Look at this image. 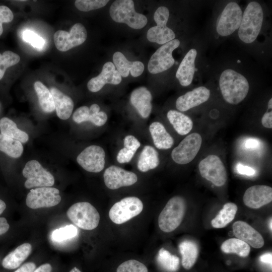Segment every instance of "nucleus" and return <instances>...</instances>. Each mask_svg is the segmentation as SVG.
Here are the masks:
<instances>
[{
    "label": "nucleus",
    "instance_id": "nucleus-49",
    "mask_svg": "<svg viewBox=\"0 0 272 272\" xmlns=\"http://www.w3.org/2000/svg\"><path fill=\"white\" fill-rule=\"evenodd\" d=\"M37 36V34L34 31L30 30H26L23 32L22 37L25 41L31 43Z\"/></svg>",
    "mask_w": 272,
    "mask_h": 272
},
{
    "label": "nucleus",
    "instance_id": "nucleus-8",
    "mask_svg": "<svg viewBox=\"0 0 272 272\" xmlns=\"http://www.w3.org/2000/svg\"><path fill=\"white\" fill-rule=\"evenodd\" d=\"M22 174L26 178L24 186L27 189L51 187L54 183V178L51 173L35 160H30L26 164Z\"/></svg>",
    "mask_w": 272,
    "mask_h": 272
},
{
    "label": "nucleus",
    "instance_id": "nucleus-11",
    "mask_svg": "<svg viewBox=\"0 0 272 272\" xmlns=\"http://www.w3.org/2000/svg\"><path fill=\"white\" fill-rule=\"evenodd\" d=\"M202 143L200 135L196 132L186 136L171 152L172 160L183 165L192 161L199 151Z\"/></svg>",
    "mask_w": 272,
    "mask_h": 272
},
{
    "label": "nucleus",
    "instance_id": "nucleus-36",
    "mask_svg": "<svg viewBox=\"0 0 272 272\" xmlns=\"http://www.w3.org/2000/svg\"><path fill=\"white\" fill-rule=\"evenodd\" d=\"M157 261L162 268L168 272H175L179 267V258L163 248L159 250Z\"/></svg>",
    "mask_w": 272,
    "mask_h": 272
},
{
    "label": "nucleus",
    "instance_id": "nucleus-24",
    "mask_svg": "<svg viewBox=\"0 0 272 272\" xmlns=\"http://www.w3.org/2000/svg\"><path fill=\"white\" fill-rule=\"evenodd\" d=\"M32 247L31 244L23 243L8 253L3 259L2 266L6 269H17L30 255Z\"/></svg>",
    "mask_w": 272,
    "mask_h": 272
},
{
    "label": "nucleus",
    "instance_id": "nucleus-12",
    "mask_svg": "<svg viewBox=\"0 0 272 272\" xmlns=\"http://www.w3.org/2000/svg\"><path fill=\"white\" fill-rule=\"evenodd\" d=\"M58 189L52 187H41L31 189L28 193L26 204L32 209L49 208L56 206L61 201Z\"/></svg>",
    "mask_w": 272,
    "mask_h": 272
},
{
    "label": "nucleus",
    "instance_id": "nucleus-18",
    "mask_svg": "<svg viewBox=\"0 0 272 272\" xmlns=\"http://www.w3.org/2000/svg\"><path fill=\"white\" fill-rule=\"evenodd\" d=\"M121 76L111 62H107L103 66L101 73L92 78L87 84L89 90L92 92L100 91L106 84L118 85L121 82Z\"/></svg>",
    "mask_w": 272,
    "mask_h": 272
},
{
    "label": "nucleus",
    "instance_id": "nucleus-21",
    "mask_svg": "<svg viewBox=\"0 0 272 272\" xmlns=\"http://www.w3.org/2000/svg\"><path fill=\"white\" fill-rule=\"evenodd\" d=\"M73 119L77 123L90 121L96 126H101L106 122L107 115L105 112L100 111L98 104H93L90 108L83 106L77 108L73 114Z\"/></svg>",
    "mask_w": 272,
    "mask_h": 272
},
{
    "label": "nucleus",
    "instance_id": "nucleus-58",
    "mask_svg": "<svg viewBox=\"0 0 272 272\" xmlns=\"http://www.w3.org/2000/svg\"><path fill=\"white\" fill-rule=\"evenodd\" d=\"M0 261H1V257H0Z\"/></svg>",
    "mask_w": 272,
    "mask_h": 272
},
{
    "label": "nucleus",
    "instance_id": "nucleus-47",
    "mask_svg": "<svg viewBox=\"0 0 272 272\" xmlns=\"http://www.w3.org/2000/svg\"><path fill=\"white\" fill-rule=\"evenodd\" d=\"M36 268V265L33 262H26L19 267L14 272H33Z\"/></svg>",
    "mask_w": 272,
    "mask_h": 272
},
{
    "label": "nucleus",
    "instance_id": "nucleus-31",
    "mask_svg": "<svg viewBox=\"0 0 272 272\" xmlns=\"http://www.w3.org/2000/svg\"><path fill=\"white\" fill-rule=\"evenodd\" d=\"M0 131L2 134L18 140L21 143H25L29 140L28 134L19 129L15 122L6 117L0 119Z\"/></svg>",
    "mask_w": 272,
    "mask_h": 272
},
{
    "label": "nucleus",
    "instance_id": "nucleus-45",
    "mask_svg": "<svg viewBox=\"0 0 272 272\" xmlns=\"http://www.w3.org/2000/svg\"><path fill=\"white\" fill-rule=\"evenodd\" d=\"M236 169L237 172L242 175L252 176L255 173V170L252 168L240 163L237 165Z\"/></svg>",
    "mask_w": 272,
    "mask_h": 272
},
{
    "label": "nucleus",
    "instance_id": "nucleus-20",
    "mask_svg": "<svg viewBox=\"0 0 272 272\" xmlns=\"http://www.w3.org/2000/svg\"><path fill=\"white\" fill-rule=\"evenodd\" d=\"M234 235L249 245L255 248H260L264 244L261 235L247 223L238 221L232 226Z\"/></svg>",
    "mask_w": 272,
    "mask_h": 272
},
{
    "label": "nucleus",
    "instance_id": "nucleus-50",
    "mask_svg": "<svg viewBox=\"0 0 272 272\" xmlns=\"http://www.w3.org/2000/svg\"><path fill=\"white\" fill-rule=\"evenodd\" d=\"M52 268L50 264L46 263L40 265L33 272H52Z\"/></svg>",
    "mask_w": 272,
    "mask_h": 272
},
{
    "label": "nucleus",
    "instance_id": "nucleus-29",
    "mask_svg": "<svg viewBox=\"0 0 272 272\" xmlns=\"http://www.w3.org/2000/svg\"><path fill=\"white\" fill-rule=\"evenodd\" d=\"M167 117L175 131L180 135L188 134L192 128L193 122L191 118L179 111L170 110L167 112Z\"/></svg>",
    "mask_w": 272,
    "mask_h": 272
},
{
    "label": "nucleus",
    "instance_id": "nucleus-9",
    "mask_svg": "<svg viewBox=\"0 0 272 272\" xmlns=\"http://www.w3.org/2000/svg\"><path fill=\"white\" fill-rule=\"evenodd\" d=\"M200 175L217 186L224 185L227 179V171L221 159L210 155L200 161L198 164Z\"/></svg>",
    "mask_w": 272,
    "mask_h": 272
},
{
    "label": "nucleus",
    "instance_id": "nucleus-6",
    "mask_svg": "<svg viewBox=\"0 0 272 272\" xmlns=\"http://www.w3.org/2000/svg\"><path fill=\"white\" fill-rule=\"evenodd\" d=\"M142 200L135 196L126 197L116 202L109 211V217L116 224H123L142 212Z\"/></svg>",
    "mask_w": 272,
    "mask_h": 272
},
{
    "label": "nucleus",
    "instance_id": "nucleus-7",
    "mask_svg": "<svg viewBox=\"0 0 272 272\" xmlns=\"http://www.w3.org/2000/svg\"><path fill=\"white\" fill-rule=\"evenodd\" d=\"M169 17V11L167 7L161 6L156 10L154 19L157 26L150 28L147 32V37L149 41L163 45L174 39V32L166 26Z\"/></svg>",
    "mask_w": 272,
    "mask_h": 272
},
{
    "label": "nucleus",
    "instance_id": "nucleus-14",
    "mask_svg": "<svg viewBox=\"0 0 272 272\" xmlns=\"http://www.w3.org/2000/svg\"><path fill=\"white\" fill-rule=\"evenodd\" d=\"M87 37V30L80 23L75 24L70 32L58 30L54 34V42L56 48L60 51H66L83 44Z\"/></svg>",
    "mask_w": 272,
    "mask_h": 272
},
{
    "label": "nucleus",
    "instance_id": "nucleus-51",
    "mask_svg": "<svg viewBox=\"0 0 272 272\" xmlns=\"http://www.w3.org/2000/svg\"><path fill=\"white\" fill-rule=\"evenodd\" d=\"M259 260L261 262L265 263H267L271 265L272 263V254L271 252L265 253L262 254Z\"/></svg>",
    "mask_w": 272,
    "mask_h": 272
},
{
    "label": "nucleus",
    "instance_id": "nucleus-39",
    "mask_svg": "<svg viewBox=\"0 0 272 272\" xmlns=\"http://www.w3.org/2000/svg\"><path fill=\"white\" fill-rule=\"evenodd\" d=\"M116 272H148V269L141 262L130 259L121 263L118 266Z\"/></svg>",
    "mask_w": 272,
    "mask_h": 272
},
{
    "label": "nucleus",
    "instance_id": "nucleus-15",
    "mask_svg": "<svg viewBox=\"0 0 272 272\" xmlns=\"http://www.w3.org/2000/svg\"><path fill=\"white\" fill-rule=\"evenodd\" d=\"M105 157V153L102 147L91 145L86 148L78 155L77 161L85 170L98 173L104 169Z\"/></svg>",
    "mask_w": 272,
    "mask_h": 272
},
{
    "label": "nucleus",
    "instance_id": "nucleus-26",
    "mask_svg": "<svg viewBox=\"0 0 272 272\" xmlns=\"http://www.w3.org/2000/svg\"><path fill=\"white\" fill-rule=\"evenodd\" d=\"M50 92L53 97L57 116L62 120L69 118L74 106L72 98L55 87L51 88Z\"/></svg>",
    "mask_w": 272,
    "mask_h": 272
},
{
    "label": "nucleus",
    "instance_id": "nucleus-40",
    "mask_svg": "<svg viewBox=\"0 0 272 272\" xmlns=\"http://www.w3.org/2000/svg\"><path fill=\"white\" fill-rule=\"evenodd\" d=\"M108 2L107 0H77L75 5L79 10L88 12L101 8Z\"/></svg>",
    "mask_w": 272,
    "mask_h": 272
},
{
    "label": "nucleus",
    "instance_id": "nucleus-57",
    "mask_svg": "<svg viewBox=\"0 0 272 272\" xmlns=\"http://www.w3.org/2000/svg\"><path fill=\"white\" fill-rule=\"evenodd\" d=\"M2 54L1 53H0V61H1V59H2Z\"/></svg>",
    "mask_w": 272,
    "mask_h": 272
},
{
    "label": "nucleus",
    "instance_id": "nucleus-48",
    "mask_svg": "<svg viewBox=\"0 0 272 272\" xmlns=\"http://www.w3.org/2000/svg\"><path fill=\"white\" fill-rule=\"evenodd\" d=\"M262 125L267 128H272V111L265 112L261 118Z\"/></svg>",
    "mask_w": 272,
    "mask_h": 272
},
{
    "label": "nucleus",
    "instance_id": "nucleus-22",
    "mask_svg": "<svg viewBox=\"0 0 272 272\" xmlns=\"http://www.w3.org/2000/svg\"><path fill=\"white\" fill-rule=\"evenodd\" d=\"M197 51L191 49L185 55L181 62L176 73V77L182 86H189L192 82L194 72L195 60Z\"/></svg>",
    "mask_w": 272,
    "mask_h": 272
},
{
    "label": "nucleus",
    "instance_id": "nucleus-4",
    "mask_svg": "<svg viewBox=\"0 0 272 272\" xmlns=\"http://www.w3.org/2000/svg\"><path fill=\"white\" fill-rule=\"evenodd\" d=\"M186 202L180 196L171 198L158 218V225L161 230L169 233L175 230L181 223L186 211Z\"/></svg>",
    "mask_w": 272,
    "mask_h": 272
},
{
    "label": "nucleus",
    "instance_id": "nucleus-56",
    "mask_svg": "<svg viewBox=\"0 0 272 272\" xmlns=\"http://www.w3.org/2000/svg\"><path fill=\"white\" fill-rule=\"evenodd\" d=\"M271 223H272L271 218H270V220H269V227L271 231L272 230Z\"/></svg>",
    "mask_w": 272,
    "mask_h": 272
},
{
    "label": "nucleus",
    "instance_id": "nucleus-30",
    "mask_svg": "<svg viewBox=\"0 0 272 272\" xmlns=\"http://www.w3.org/2000/svg\"><path fill=\"white\" fill-rule=\"evenodd\" d=\"M179 249L182 256L183 267L186 269H190L198 257V249L196 244L191 240H184L179 244Z\"/></svg>",
    "mask_w": 272,
    "mask_h": 272
},
{
    "label": "nucleus",
    "instance_id": "nucleus-19",
    "mask_svg": "<svg viewBox=\"0 0 272 272\" xmlns=\"http://www.w3.org/2000/svg\"><path fill=\"white\" fill-rule=\"evenodd\" d=\"M210 91L206 87H199L179 97L176 101V108L186 111L207 101L210 98Z\"/></svg>",
    "mask_w": 272,
    "mask_h": 272
},
{
    "label": "nucleus",
    "instance_id": "nucleus-42",
    "mask_svg": "<svg viewBox=\"0 0 272 272\" xmlns=\"http://www.w3.org/2000/svg\"><path fill=\"white\" fill-rule=\"evenodd\" d=\"M135 153V152L132 150L123 147L118 152L116 160L120 164L128 163L131 160Z\"/></svg>",
    "mask_w": 272,
    "mask_h": 272
},
{
    "label": "nucleus",
    "instance_id": "nucleus-1",
    "mask_svg": "<svg viewBox=\"0 0 272 272\" xmlns=\"http://www.w3.org/2000/svg\"><path fill=\"white\" fill-rule=\"evenodd\" d=\"M219 86L224 100L235 105L242 101L249 89L248 82L242 75L231 69L224 71L220 78Z\"/></svg>",
    "mask_w": 272,
    "mask_h": 272
},
{
    "label": "nucleus",
    "instance_id": "nucleus-5",
    "mask_svg": "<svg viewBox=\"0 0 272 272\" xmlns=\"http://www.w3.org/2000/svg\"><path fill=\"white\" fill-rule=\"evenodd\" d=\"M66 215L75 225L86 230L95 229L100 221V215L97 209L86 201L73 204L68 209Z\"/></svg>",
    "mask_w": 272,
    "mask_h": 272
},
{
    "label": "nucleus",
    "instance_id": "nucleus-43",
    "mask_svg": "<svg viewBox=\"0 0 272 272\" xmlns=\"http://www.w3.org/2000/svg\"><path fill=\"white\" fill-rule=\"evenodd\" d=\"M123 146L124 147L129 148L136 152L141 146V143L134 136L127 135L124 138Z\"/></svg>",
    "mask_w": 272,
    "mask_h": 272
},
{
    "label": "nucleus",
    "instance_id": "nucleus-38",
    "mask_svg": "<svg viewBox=\"0 0 272 272\" xmlns=\"http://www.w3.org/2000/svg\"><path fill=\"white\" fill-rule=\"evenodd\" d=\"M20 60L18 54L11 51H5L2 54L0 61V80L3 78L7 69L18 63Z\"/></svg>",
    "mask_w": 272,
    "mask_h": 272
},
{
    "label": "nucleus",
    "instance_id": "nucleus-17",
    "mask_svg": "<svg viewBox=\"0 0 272 272\" xmlns=\"http://www.w3.org/2000/svg\"><path fill=\"white\" fill-rule=\"evenodd\" d=\"M244 204L251 209H258L272 200V188L265 185H256L246 189L243 195Z\"/></svg>",
    "mask_w": 272,
    "mask_h": 272
},
{
    "label": "nucleus",
    "instance_id": "nucleus-13",
    "mask_svg": "<svg viewBox=\"0 0 272 272\" xmlns=\"http://www.w3.org/2000/svg\"><path fill=\"white\" fill-rule=\"evenodd\" d=\"M242 17V12L240 6L236 2L229 3L217 21V32L222 36L232 34L239 28Z\"/></svg>",
    "mask_w": 272,
    "mask_h": 272
},
{
    "label": "nucleus",
    "instance_id": "nucleus-55",
    "mask_svg": "<svg viewBox=\"0 0 272 272\" xmlns=\"http://www.w3.org/2000/svg\"><path fill=\"white\" fill-rule=\"evenodd\" d=\"M272 108V99L270 98L268 103V108L271 109Z\"/></svg>",
    "mask_w": 272,
    "mask_h": 272
},
{
    "label": "nucleus",
    "instance_id": "nucleus-27",
    "mask_svg": "<svg viewBox=\"0 0 272 272\" xmlns=\"http://www.w3.org/2000/svg\"><path fill=\"white\" fill-rule=\"evenodd\" d=\"M155 146L158 149H170L174 144V139L160 122H152L149 127Z\"/></svg>",
    "mask_w": 272,
    "mask_h": 272
},
{
    "label": "nucleus",
    "instance_id": "nucleus-2",
    "mask_svg": "<svg viewBox=\"0 0 272 272\" xmlns=\"http://www.w3.org/2000/svg\"><path fill=\"white\" fill-rule=\"evenodd\" d=\"M263 19V11L260 4L256 2L249 3L242 15L239 28L240 40L246 43L253 42L260 31Z\"/></svg>",
    "mask_w": 272,
    "mask_h": 272
},
{
    "label": "nucleus",
    "instance_id": "nucleus-53",
    "mask_svg": "<svg viewBox=\"0 0 272 272\" xmlns=\"http://www.w3.org/2000/svg\"><path fill=\"white\" fill-rule=\"evenodd\" d=\"M7 208L6 202L2 199L0 198V217L6 211Z\"/></svg>",
    "mask_w": 272,
    "mask_h": 272
},
{
    "label": "nucleus",
    "instance_id": "nucleus-44",
    "mask_svg": "<svg viewBox=\"0 0 272 272\" xmlns=\"http://www.w3.org/2000/svg\"><path fill=\"white\" fill-rule=\"evenodd\" d=\"M260 146V141L258 139L254 138L247 139L243 143V147L247 150H256L259 148Z\"/></svg>",
    "mask_w": 272,
    "mask_h": 272
},
{
    "label": "nucleus",
    "instance_id": "nucleus-23",
    "mask_svg": "<svg viewBox=\"0 0 272 272\" xmlns=\"http://www.w3.org/2000/svg\"><path fill=\"white\" fill-rule=\"evenodd\" d=\"M152 96L150 91L146 87H140L132 92L130 100L141 116L143 118H147L150 116L152 111Z\"/></svg>",
    "mask_w": 272,
    "mask_h": 272
},
{
    "label": "nucleus",
    "instance_id": "nucleus-46",
    "mask_svg": "<svg viewBox=\"0 0 272 272\" xmlns=\"http://www.w3.org/2000/svg\"><path fill=\"white\" fill-rule=\"evenodd\" d=\"M11 228V226L5 217H0V237L8 234Z\"/></svg>",
    "mask_w": 272,
    "mask_h": 272
},
{
    "label": "nucleus",
    "instance_id": "nucleus-37",
    "mask_svg": "<svg viewBox=\"0 0 272 272\" xmlns=\"http://www.w3.org/2000/svg\"><path fill=\"white\" fill-rule=\"evenodd\" d=\"M77 233V228L70 225L54 230L51 234V237L53 240L60 242L75 237Z\"/></svg>",
    "mask_w": 272,
    "mask_h": 272
},
{
    "label": "nucleus",
    "instance_id": "nucleus-28",
    "mask_svg": "<svg viewBox=\"0 0 272 272\" xmlns=\"http://www.w3.org/2000/svg\"><path fill=\"white\" fill-rule=\"evenodd\" d=\"M159 162L157 150L153 147L147 145L143 148L140 155L137 167L140 171L146 172L157 168Z\"/></svg>",
    "mask_w": 272,
    "mask_h": 272
},
{
    "label": "nucleus",
    "instance_id": "nucleus-41",
    "mask_svg": "<svg viewBox=\"0 0 272 272\" xmlns=\"http://www.w3.org/2000/svg\"><path fill=\"white\" fill-rule=\"evenodd\" d=\"M14 18V15L12 11L7 6H0V36L3 32L2 24L9 23Z\"/></svg>",
    "mask_w": 272,
    "mask_h": 272
},
{
    "label": "nucleus",
    "instance_id": "nucleus-3",
    "mask_svg": "<svg viewBox=\"0 0 272 272\" xmlns=\"http://www.w3.org/2000/svg\"><path fill=\"white\" fill-rule=\"evenodd\" d=\"M109 14L114 21L125 23L134 29L144 28L148 22L144 15L135 11L134 3L131 0L114 1L110 6Z\"/></svg>",
    "mask_w": 272,
    "mask_h": 272
},
{
    "label": "nucleus",
    "instance_id": "nucleus-16",
    "mask_svg": "<svg viewBox=\"0 0 272 272\" xmlns=\"http://www.w3.org/2000/svg\"><path fill=\"white\" fill-rule=\"evenodd\" d=\"M103 178L106 187L112 190L131 186L138 181L134 173L115 165L110 166L105 170Z\"/></svg>",
    "mask_w": 272,
    "mask_h": 272
},
{
    "label": "nucleus",
    "instance_id": "nucleus-33",
    "mask_svg": "<svg viewBox=\"0 0 272 272\" xmlns=\"http://www.w3.org/2000/svg\"><path fill=\"white\" fill-rule=\"evenodd\" d=\"M34 88L42 110L46 113L53 112L55 109V106L53 97L50 91L40 81L34 83Z\"/></svg>",
    "mask_w": 272,
    "mask_h": 272
},
{
    "label": "nucleus",
    "instance_id": "nucleus-34",
    "mask_svg": "<svg viewBox=\"0 0 272 272\" xmlns=\"http://www.w3.org/2000/svg\"><path fill=\"white\" fill-rule=\"evenodd\" d=\"M221 249L224 253L236 254L242 257H247L250 252V246L237 238H230L225 240L222 244Z\"/></svg>",
    "mask_w": 272,
    "mask_h": 272
},
{
    "label": "nucleus",
    "instance_id": "nucleus-35",
    "mask_svg": "<svg viewBox=\"0 0 272 272\" xmlns=\"http://www.w3.org/2000/svg\"><path fill=\"white\" fill-rule=\"evenodd\" d=\"M0 151L9 157H20L23 152V146L20 141L0 133Z\"/></svg>",
    "mask_w": 272,
    "mask_h": 272
},
{
    "label": "nucleus",
    "instance_id": "nucleus-54",
    "mask_svg": "<svg viewBox=\"0 0 272 272\" xmlns=\"http://www.w3.org/2000/svg\"><path fill=\"white\" fill-rule=\"evenodd\" d=\"M70 272H82V271L77 267H74L70 271Z\"/></svg>",
    "mask_w": 272,
    "mask_h": 272
},
{
    "label": "nucleus",
    "instance_id": "nucleus-10",
    "mask_svg": "<svg viewBox=\"0 0 272 272\" xmlns=\"http://www.w3.org/2000/svg\"><path fill=\"white\" fill-rule=\"evenodd\" d=\"M180 41L174 39L160 47L151 56L148 64L149 72L156 74L164 72L174 64L172 52L180 45Z\"/></svg>",
    "mask_w": 272,
    "mask_h": 272
},
{
    "label": "nucleus",
    "instance_id": "nucleus-32",
    "mask_svg": "<svg viewBox=\"0 0 272 272\" xmlns=\"http://www.w3.org/2000/svg\"><path fill=\"white\" fill-rule=\"evenodd\" d=\"M237 210L238 207L235 203H225L218 215L212 220V226L215 228L226 227L234 220Z\"/></svg>",
    "mask_w": 272,
    "mask_h": 272
},
{
    "label": "nucleus",
    "instance_id": "nucleus-52",
    "mask_svg": "<svg viewBox=\"0 0 272 272\" xmlns=\"http://www.w3.org/2000/svg\"><path fill=\"white\" fill-rule=\"evenodd\" d=\"M45 43L44 40L39 36H37L33 41L31 43V44L34 47L37 48H41Z\"/></svg>",
    "mask_w": 272,
    "mask_h": 272
},
{
    "label": "nucleus",
    "instance_id": "nucleus-25",
    "mask_svg": "<svg viewBox=\"0 0 272 272\" xmlns=\"http://www.w3.org/2000/svg\"><path fill=\"white\" fill-rule=\"evenodd\" d=\"M113 61L117 70L121 76L123 77H127L129 72L132 77H137L144 71L145 66L143 62L139 61H129L124 54L119 51L114 53Z\"/></svg>",
    "mask_w": 272,
    "mask_h": 272
}]
</instances>
